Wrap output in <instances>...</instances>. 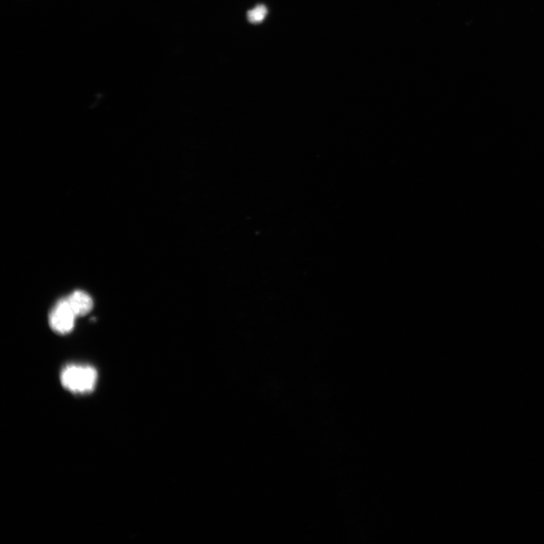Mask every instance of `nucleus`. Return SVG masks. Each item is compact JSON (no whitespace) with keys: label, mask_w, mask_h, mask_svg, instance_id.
I'll list each match as a JSON object with an SVG mask.
<instances>
[{"label":"nucleus","mask_w":544,"mask_h":544,"mask_svg":"<svg viewBox=\"0 0 544 544\" xmlns=\"http://www.w3.org/2000/svg\"><path fill=\"white\" fill-rule=\"evenodd\" d=\"M98 380L95 368L84 365H68L61 372V383L68 391L84 394L92 392Z\"/></svg>","instance_id":"1"},{"label":"nucleus","mask_w":544,"mask_h":544,"mask_svg":"<svg viewBox=\"0 0 544 544\" xmlns=\"http://www.w3.org/2000/svg\"><path fill=\"white\" fill-rule=\"evenodd\" d=\"M76 315L73 312L66 298L61 299L52 308L49 315L50 328L54 333L66 335L75 328Z\"/></svg>","instance_id":"2"},{"label":"nucleus","mask_w":544,"mask_h":544,"mask_svg":"<svg viewBox=\"0 0 544 544\" xmlns=\"http://www.w3.org/2000/svg\"><path fill=\"white\" fill-rule=\"evenodd\" d=\"M66 299L77 317L86 315L93 308L94 302L92 296L83 290H75Z\"/></svg>","instance_id":"3"},{"label":"nucleus","mask_w":544,"mask_h":544,"mask_svg":"<svg viewBox=\"0 0 544 544\" xmlns=\"http://www.w3.org/2000/svg\"><path fill=\"white\" fill-rule=\"evenodd\" d=\"M267 14V8L265 6H258L248 13V20L252 24H257L264 20Z\"/></svg>","instance_id":"4"}]
</instances>
